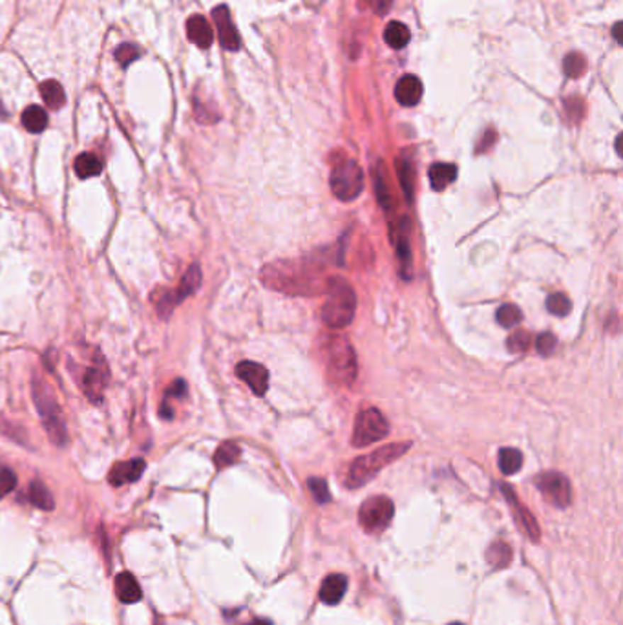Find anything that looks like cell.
<instances>
[{"label":"cell","instance_id":"1","mask_svg":"<svg viewBox=\"0 0 623 625\" xmlns=\"http://www.w3.org/2000/svg\"><path fill=\"white\" fill-rule=\"evenodd\" d=\"M327 298L322 305V320L329 330H344L355 318L357 295L344 278L333 276L325 286Z\"/></svg>","mask_w":623,"mask_h":625},{"label":"cell","instance_id":"2","mask_svg":"<svg viewBox=\"0 0 623 625\" xmlns=\"http://www.w3.org/2000/svg\"><path fill=\"white\" fill-rule=\"evenodd\" d=\"M410 448L411 443H393V444H386V446L371 451L368 456L357 457V459L351 463L349 470H347L346 486L347 488H359V486H364L366 483L371 481L382 468H386L388 465L395 463L398 457H403Z\"/></svg>","mask_w":623,"mask_h":625},{"label":"cell","instance_id":"3","mask_svg":"<svg viewBox=\"0 0 623 625\" xmlns=\"http://www.w3.org/2000/svg\"><path fill=\"white\" fill-rule=\"evenodd\" d=\"M33 399L35 406L40 413V421H43L44 428L48 432L50 439L57 446H62L68 441V432H66L64 419H62L61 406L57 402L53 391L50 390L48 384H44L40 381L33 382Z\"/></svg>","mask_w":623,"mask_h":625},{"label":"cell","instance_id":"4","mask_svg":"<svg viewBox=\"0 0 623 625\" xmlns=\"http://www.w3.org/2000/svg\"><path fill=\"white\" fill-rule=\"evenodd\" d=\"M325 362L331 381L349 386L357 377V356L346 339H331L325 347Z\"/></svg>","mask_w":623,"mask_h":625},{"label":"cell","instance_id":"5","mask_svg":"<svg viewBox=\"0 0 623 625\" xmlns=\"http://www.w3.org/2000/svg\"><path fill=\"white\" fill-rule=\"evenodd\" d=\"M329 183H331L333 194L340 201L357 200L364 188L362 169L353 159L340 161L338 165H335Z\"/></svg>","mask_w":623,"mask_h":625},{"label":"cell","instance_id":"6","mask_svg":"<svg viewBox=\"0 0 623 625\" xmlns=\"http://www.w3.org/2000/svg\"><path fill=\"white\" fill-rule=\"evenodd\" d=\"M388 434H390V424L386 421V417L377 408H368L357 415L351 443L357 448L369 446L382 441Z\"/></svg>","mask_w":623,"mask_h":625},{"label":"cell","instance_id":"7","mask_svg":"<svg viewBox=\"0 0 623 625\" xmlns=\"http://www.w3.org/2000/svg\"><path fill=\"white\" fill-rule=\"evenodd\" d=\"M201 286V269L199 265H191L189 271L185 273V276L181 278V283H179L176 289H163L161 295H154V304H156L157 312H159L161 318H169L170 312L174 311V308L178 304H181L186 296L194 295L198 291V287Z\"/></svg>","mask_w":623,"mask_h":625},{"label":"cell","instance_id":"8","mask_svg":"<svg viewBox=\"0 0 623 625\" xmlns=\"http://www.w3.org/2000/svg\"><path fill=\"white\" fill-rule=\"evenodd\" d=\"M393 501L386 495H373L364 501L359 510V523L368 534H381L393 519Z\"/></svg>","mask_w":623,"mask_h":625},{"label":"cell","instance_id":"9","mask_svg":"<svg viewBox=\"0 0 623 625\" xmlns=\"http://www.w3.org/2000/svg\"><path fill=\"white\" fill-rule=\"evenodd\" d=\"M536 485L550 505L558 508H567L572 500L571 481L561 472H545L536 479Z\"/></svg>","mask_w":623,"mask_h":625},{"label":"cell","instance_id":"10","mask_svg":"<svg viewBox=\"0 0 623 625\" xmlns=\"http://www.w3.org/2000/svg\"><path fill=\"white\" fill-rule=\"evenodd\" d=\"M501 490H503V494H505V497L508 500V503H510V508H512V512H514V517H515V521H517V525H520L521 529L527 532V536L532 539L534 543L539 541V538H541V530H539V525H537L536 517L528 512V508L524 507L523 503H520V501H517V497H515L514 490H512L510 486L501 485Z\"/></svg>","mask_w":623,"mask_h":625},{"label":"cell","instance_id":"11","mask_svg":"<svg viewBox=\"0 0 623 625\" xmlns=\"http://www.w3.org/2000/svg\"><path fill=\"white\" fill-rule=\"evenodd\" d=\"M236 375L251 388L256 395H265L269 390V371L258 362L243 361L236 366Z\"/></svg>","mask_w":623,"mask_h":625},{"label":"cell","instance_id":"12","mask_svg":"<svg viewBox=\"0 0 623 625\" xmlns=\"http://www.w3.org/2000/svg\"><path fill=\"white\" fill-rule=\"evenodd\" d=\"M214 22H216L218 28V37H220L221 46L229 52H236L240 50V35L234 28V22L230 18L229 8L227 6H218L213 11Z\"/></svg>","mask_w":623,"mask_h":625},{"label":"cell","instance_id":"13","mask_svg":"<svg viewBox=\"0 0 623 625\" xmlns=\"http://www.w3.org/2000/svg\"><path fill=\"white\" fill-rule=\"evenodd\" d=\"M106 381H108V371L103 366V362L97 361V366H91L84 371V377L81 381V388L84 391V395L91 400V402H101L104 393V388H106Z\"/></svg>","mask_w":623,"mask_h":625},{"label":"cell","instance_id":"14","mask_svg":"<svg viewBox=\"0 0 623 625\" xmlns=\"http://www.w3.org/2000/svg\"><path fill=\"white\" fill-rule=\"evenodd\" d=\"M147 463L143 459H128L125 463H117L108 473V481L112 486H123L137 481L143 475Z\"/></svg>","mask_w":623,"mask_h":625},{"label":"cell","instance_id":"15","mask_svg":"<svg viewBox=\"0 0 623 625\" xmlns=\"http://www.w3.org/2000/svg\"><path fill=\"white\" fill-rule=\"evenodd\" d=\"M395 97L403 106H415L422 99V83L415 75H404L395 86Z\"/></svg>","mask_w":623,"mask_h":625},{"label":"cell","instance_id":"16","mask_svg":"<svg viewBox=\"0 0 623 625\" xmlns=\"http://www.w3.org/2000/svg\"><path fill=\"white\" fill-rule=\"evenodd\" d=\"M347 590V578L344 574H329L320 585V599L327 605H337L342 602Z\"/></svg>","mask_w":623,"mask_h":625},{"label":"cell","instance_id":"17","mask_svg":"<svg viewBox=\"0 0 623 625\" xmlns=\"http://www.w3.org/2000/svg\"><path fill=\"white\" fill-rule=\"evenodd\" d=\"M186 35L199 48H208L214 39L213 28L201 15H194L186 21Z\"/></svg>","mask_w":623,"mask_h":625},{"label":"cell","instance_id":"18","mask_svg":"<svg viewBox=\"0 0 623 625\" xmlns=\"http://www.w3.org/2000/svg\"><path fill=\"white\" fill-rule=\"evenodd\" d=\"M116 595L123 604H137L143 598V590L130 573H121L116 576Z\"/></svg>","mask_w":623,"mask_h":625},{"label":"cell","instance_id":"19","mask_svg":"<svg viewBox=\"0 0 623 625\" xmlns=\"http://www.w3.org/2000/svg\"><path fill=\"white\" fill-rule=\"evenodd\" d=\"M428 176L433 191L441 192L455 181V178H457V167L454 163H435V165L430 167Z\"/></svg>","mask_w":623,"mask_h":625},{"label":"cell","instance_id":"20","mask_svg":"<svg viewBox=\"0 0 623 625\" xmlns=\"http://www.w3.org/2000/svg\"><path fill=\"white\" fill-rule=\"evenodd\" d=\"M74 170L81 179L96 178V176H99L103 172V163H101V159L96 154L84 152L81 156H77V159L74 163Z\"/></svg>","mask_w":623,"mask_h":625},{"label":"cell","instance_id":"21","mask_svg":"<svg viewBox=\"0 0 623 625\" xmlns=\"http://www.w3.org/2000/svg\"><path fill=\"white\" fill-rule=\"evenodd\" d=\"M22 125L31 134H40L48 126V116H46L43 106L31 104L22 113Z\"/></svg>","mask_w":623,"mask_h":625},{"label":"cell","instance_id":"22","mask_svg":"<svg viewBox=\"0 0 623 625\" xmlns=\"http://www.w3.org/2000/svg\"><path fill=\"white\" fill-rule=\"evenodd\" d=\"M486 561H488L490 567L495 570L507 569L512 561V548L508 547L507 543L503 541L492 543L488 547V551H486Z\"/></svg>","mask_w":623,"mask_h":625},{"label":"cell","instance_id":"23","mask_svg":"<svg viewBox=\"0 0 623 625\" xmlns=\"http://www.w3.org/2000/svg\"><path fill=\"white\" fill-rule=\"evenodd\" d=\"M411 39V33L406 26H404L403 22L393 21L390 22L384 30V40L390 44L393 50H403Z\"/></svg>","mask_w":623,"mask_h":625},{"label":"cell","instance_id":"24","mask_svg":"<svg viewBox=\"0 0 623 625\" xmlns=\"http://www.w3.org/2000/svg\"><path fill=\"white\" fill-rule=\"evenodd\" d=\"M28 494H30V501L33 507L40 508V510H46V512H50V510L55 508V500H53L52 492L48 490V486L43 485L40 481L31 483Z\"/></svg>","mask_w":623,"mask_h":625},{"label":"cell","instance_id":"25","mask_svg":"<svg viewBox=\"0 0 623 625\" xmlns=\"http://www.w3.org/2000/svg\"><path fill=\"white\" fill-rule=\"evenodd\" d=\"M397 176H398V181H400V187H403L404 196H406V200L413 201V194H415V174H413V167L408 159L404 157H398L397 159Z\"/></svg>","mask_w":623,"mask_h":625},{"label":"cell","instance_id":"26","mask_svg":"<svg viewBox=\"0 0 623 625\" xmlns=\"http://www.w3.org/2000/svg\"><path fill=\"white\" fill-rule=\"evenodd\" d=\"M523 466V456H521L520 450L515 448H503L499 451V470H501L505 475H514L517 473Z\"/></svg>","mask_w":623,"mask_h":625},{"label":"cell","instance_id":"27","mask_svg":"<svg viewBox=\"0 0 623 625\" xmlns=\"http://www.w3.org/2000/svg\"><path fill=\"white\" fill-rule=\"evenodd\" d=\"M40 96L52 110H59L66 101L64 90L57 81H46V83L40 84Z\"/></svg>","mask_w":623,"mask_h":625},{"label":"cell","instance_id":"28","mask_svg":"<svg viewBox=\"0 0 623 625\" xmlns=\"http://www.w3.org/2000/svg\"><path fill=\"white\" fill-rule=\"evenodd\" d=\"M240 456H242V450H240L238 444L229 441V443H223L216 450V454H214V465H216L218 470H223L227 466L234 465L240 459Z\"/></svg>","mask_w":623,"mask_h":625},{"label":"cell","instance_id":"29","mask_svg":"<svg viewBox=\"0 0 623 625\" xmlns=\"http://www.w3.org/2000/svg\"><path fill=\"white\" fill-rule=\"evenodd\" d=\"M495 320H498L499 326L512 330V327H515L517 324H521V320H523V312H521V309L515 304H505L498 309V312H495Z\"/></svg>","mask_w":623,"mask_h":625},{"label":"cell","instance_id":"30","mask_svg":"<svg viewBox=\"0 0 623 625\" xmlns=\"http://www.w3.org/2000/svg\"><path fill=\"white\" fill-rule=\"evenodd\" d=\"M546 309L556 317H567L572 311V302L567 295L563 293H554L546 298Z\"/></svg>","mask_w":623,"mask_h":625},{"label":"cell","instance_id":"31","mask_svg":"<svg viewBox=\"0 0 623 625\" xmlns=\"http://www.w3.org/2000/svg\"><path fill=\"white\" fill-rule=\"evenodd\" d=\"M375 187H377V196H378V201L382 203V207L390 208L391 191H390V185H388V179H386L384 165H382V163H378L377 172H375Z\"/></svg>","mask_w":623,"mask_h":625},{"label":"cell","instance_id":"32","mask_svg":"<svg viewBox=\"0 0 623 625\" xmlns=\"http://www.w3.org/2000/svg\"><path fill=\"white\" fill-rule=\"evenodd\" d=\"M530 344H532V337H530V333L524 330L514 331L507 340V346L512 353L527 351L528 347H530Z\"/></svg>","mask_w":623,"mask_h":625},{"label":"cell","instance_id":"33","mask_svg":"<svg viewBox=\"0 0 623 625\" xmlns=\"http://www.w3.org/2000/svg\"><path fill=\"white\" fill-rule=\"evenodd\" d=\"M308 486H309V490H311L313 497H315V501L318 505H325L331 501V492H329L327 483H325L324 479L311 478L308 481Z\"/></svg>","mask_w":623,"mask_h":625},{"label":"cell","instance_id":"34","mask_svg":"<svg viewBox=\"0 0 623 625\" xmlns=\"http://www.w3.org/2000/svg\"><path fill=\"white\" fill-rule=\"evenodd\" d=\"M585 66H587V62H585L583 57L578 55V53H571V55L565 57V61H563V69H565V74H567L568 77H580V75L585 72Z\"/></svg>","mask_w":623,"mask_h":625},{"label":"cell","instance_id":"35","mask_svg":"<svg viewBox=\"0 0 623 625\" xmlns=\"http://www.w3.org/2000/svg\"><path fill=\"white\" fill-rule=\"evenodd\" d=\"M139 55H141V50L135 44H121L116 50V59L117 62H121L123 68H126L130 62H134Z\"/></svg>","mask_w":623,"mask_h":625},{"label":"cell","instance_id":"36","mask_svg":"<svg viewBox=\"0 0 623 625\" xmlns=\"http://www.w3.org/2000/svg\"><path fill=\"white\" fill-rule=\"evenodd\" d=\"M15 486H17V475L13 470L0 468V500L6 497L9 492H13Z\"/></svg>","mask_w":623,"mask_h":625},{"label":"cell","instance_id":"37","mask_svg":"<svg viewBox=\"0 0 623 625\" xmlns=\"http://www.w3.org/2000/svg\"><path fill=\"white\" fill-rule=\"evenodd\" d=\"M556 346H558V339L552 333H549V331L541 333L536 339V349L539 355H550L556 349Z\"/></svg>","mask_w":623,"mask_h":625},{"label":"cell","instance_id":"38","mask_svg":"<svg viewBox=\"0 0 623 625\" xmlns=\"http://www.w3.org/2000/svg\"><path fill=\"white\" fill-rule=\"evenodd\" d=\"M186 395V382L185 381H174L172 384L167 390V397H176V399H183Z\"/></svg>","mask_w":623,"mask_h":625},{"label":"cell","instance_id":"39","mask_svg":"<svg viewBox=\"0 0 623 625\" xmlns=\"http://www.w3.org/2000/svg\"><path fill=\"white\" fill-rule=\"evenodd\" d=\"M391 6V0H373V8L378 15H384Z\"/></svg>","mask_w":623,"mask_h":625},{"label":"cell","instance_id":"40","mask_svg":"<svg viewBox=\"0 0 623 625\" xmlns=\"http://www.w3.org/2000/svg\"><path fill=\"white\" fill-rule=\"evenodd\" d=\"M159 413H161V417H163V419H172V415H174V410H172V408H170L169 404H167V402H163V406H161Z\"/></svg>","mask_w":623,"mask_h":625},{"label":"cell","instance_id":"41","mask_svg":"<svg viewBox=\"0 0 623 625\" xmlns=\"http://www.w3.org/2000/svg\"><path fill=\"white\" fill-rule=\"evenodd\" d=\"M245 625H273V621L265 620V618H256V620L249 621V624H245Z\"/></svg>","mask_w":623,"mask_h":625},{"label":"cell","instance_id":"42","mask_svg":"<svg viewBox=\"0 0 623 625\" xmlns=\"http://www.w3.org/2000/svg\"><path fill=\"white\" fill-rule=\"evenodd\" d=\"M614 37H616V43L622 44V39H619V22L614 26Z\"/></svg>","mask_w":623,"mask_h":625},{"label":"cell","instance_id":"43","mask_svg":"<svg viewBox=\"0 0 623 625\" xmlns=\"http://www.w3.org/2000/svg\"><path fill=\"white\" fill-rule=\"evenodd\" d=\"M450 625H463V624H459V621H454V624H450Z\"/></svg>","mask_w":623,"mask_h":625}]
</instances>
